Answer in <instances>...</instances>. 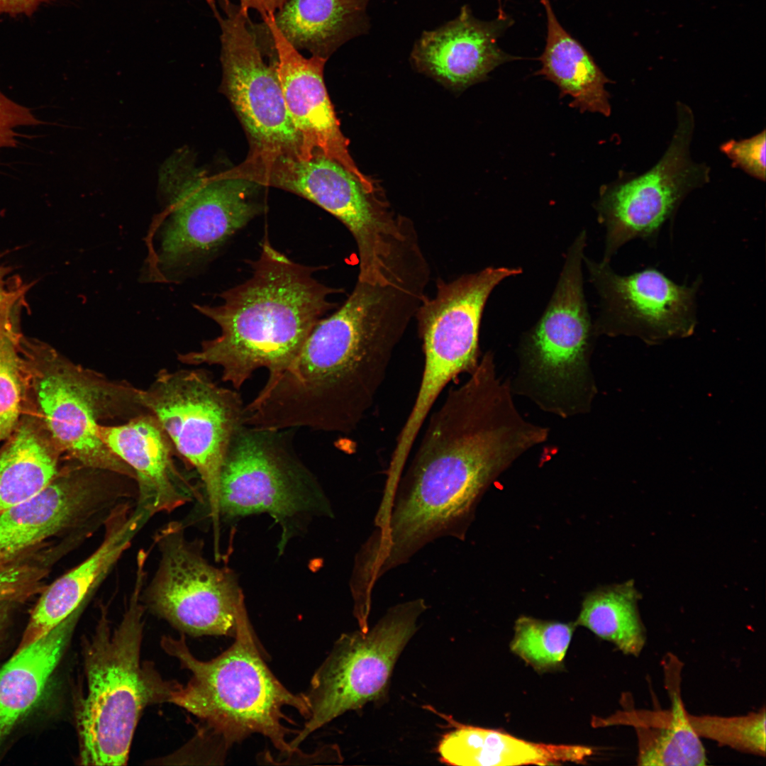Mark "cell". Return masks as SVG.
Wrapping results in <instances>:
<instances>
[{
  "label": "cell",
  "instance_id": "cell-24",
  "mask_svg": "<svg viewBox=\"0 0 766 766\" xmlns=\"http://www.w3.org/2000/svg\"><path fill=\"white\" fill-rule=\"evenodd\" d=\"M438 752L443 763L461 766L546 765L580 761L591 754L585 747L534 743L500 731L461 724L443 736Z\"/></svg>",
  "mask_w": 766,
  "mask_h": 766
},
{
  "label": "cell",
  "instance_id": "cell-9",
  "mask_svg": "<svg viewBox=\"0 0 766 766\" xmlns=\"http://www.w3.org/2000/svg\"><path fill=\"white\" fill-rule=\"evenodd\" d=\"M418 598L390 607L367 632L345 633L336 640L311 682L310 714L289 742L294 753L316 730L344 713L362 708L385 693L394 665L417 631L426 610Z\"/></svg>",
  "mask_w": 766,
  "mask_h": 766
},
{
  "label": "cell",
  "instance_id": "cell-27",
  "mask_svg": "<svg viewBox=\"0 0 766 766\" xmlns=\"http://www.w3.org/2000/svg\"><path fill=\"white\" fill-rule=\"evenodd\" d=\"M640 596L632 581L593 591L582 602L577 624L637 657L646 641L638 609Z\"/></svg>",
  "mask_w": 766,
  "mask_h": 766
},
{
  "label": "cell",
  "instance_id": "cell-18",
  "mask_svg": "<svg viewBox=\"0 0 766 766\" xmlns=\"http://www.w3.org/2000/svg\"><path fill=\"white\" fill-rule=\"evenodd\" d=\"M133 501L118 504L103 527V540L84 561L52 582L35 605L17 647L18 653L48 634L92 596L150 518Z\"/></svg>",
  "mask_w": 766,
  "mask_h": 766
},
{
  "label": "cell",
  "instance_id": "cell-31",
  "mask_svg": "<svg viewBox=\"0 0 766 766\" xmlns=\"http://www.w3.org/2000/svg\"><path fill=\"white\" fill-rule=\"evenodd\" d=\"M765 130H763L750 138L728 140L721 145L720 149L732 161L733 166L740 168L758 180L765 182Z\"/></svg>",
  "mask_w": 766,
  "mask_h": 766
},
{
  "label": "cell",
  "instance_id": "cell-10",
  "mask_svg": "<svg viewBox=\"0 0 766 766\" xmlns=\"http://www.w3.org/2000/svg\"><path fill=\"white\" fill-rule=\"evenodd\" d=\"M153 540L160 559L143 588V606L183 634L235 637L247 612L234 574L209 563L201 544L186 538L182 522L165 524Z\"/></svg>",
  "mask_w": 766,
  "mask_h": 766
},
{
  "label": "cell",
  "instance_id": "cell-19",
  "mask_svg": "<svg viewBox=\"0 0 766 766\" xmlns=\"http://www.w3.org/2000/svg\"><path fill=\"white\" fill-rule=\"evenodd\" d=\"M96 435L135 476V504L152 517L171 513L193 499L194 489L174 465L170 438L157 418L143 413L117 426H96Z\"/></svg>",
  "mask_w": 766,
  "mask_h": 766
},
{
  "label": "cell",
  "instance_id": "cell-2",
  "mask_svg": "<svg viewBox=\"0 0 766 766\" xmlns=\"http://www.w3.org/2000/svg\"><path fill=\"white\" fill-rule=\"evenodd\" d=\"M250 264V278L223 292L221 304L194 305L217 323L220 335L199 350L178 355L187 365L220 366L223 380L236 389L259 368L270 374L283 370L335 306L330 294L341 292L319 282L313 268L294 262L267 239Z\"/></svg>",
  "mask_w": 766,
  "mask_h": 766
},
{
  "label": "cell",
  "instance_id": "cell-5",
  "mask_svg": "<svg viewBox=\"0 0 766 766\" xmlns=\"http://www.w3.org/2000/svg\"><path fill=\"white\" fill-rule=\"evenodd\" d=\"M260 184L243 179L208 175L191 154L179 150L160 172L167 199L145 238V282H178L202 260L244 227L261 210Z\"/></svg>",
  "mask_w": 766,
  "mask_h": 766
},
{
  "label": "cell",
  "instance_id": "cell-34",
  "mask_svg": "<svg viewBox=\"0 0 766 766\" xmlns=\"http://www.w3.org/2000/svg\"><path fill=\"white\" fill-rule=\"evenodd\" d=\"M53 0H0V16H32L40 5Z\"/></svg>",
  "mask_w": 766,
  "mask_h": 766
},
{
  "label": "cell",
  "instance_id": "cell-29",
  "mask_svg": "<svg viewBox=\"0 0 766 766\" xmlns=\"http://www.w3.org/2000/svg\"><path fill=\"white\" fill-rule=\"evenodd\" d=\"M765 716L764 706L757 711L735 716H696L688 713L689 721L699 738L760 756L765 755Z\"/></svg>",
  "mask_w": 766,
  "mask_h": 766
},
{
  "label": "cell",
  "instance_id": "cell-4",
  "mask_svg": "<svg viewBox=\"0 0 766 766\" xmlns=\"http://www.w3.org/2000/svg\"><path fill=\"white\" fill-rule=\"evenodd\" d=\"M235 641L209 661L198 660L189 650L184 634L163 636L165 652L177 658L192 676L186 685L177 684L169 703L177 705L205 723L206 729L228 746L258 733L270 739L287 756L295 754L286 738L290 730L283 721L284 707H292L307 718L310 704L305 694L284 687L265 664L247 614L240 620Z\"/></svg>",
  "mask_w": 766,
  "mask_h": 766
},
{
  "label": "cell",
  "instance_id": "cell-16",
  "mask_svg": "<svg viewBox=\"0 0 766 766\" xmlns=\"http://www.w3.org/2000/svg\"><path fill=\"white\" fill-rule=\"evenodd\" d=\"M274 13L261 16L260 28L268 36L285 104L301 140V159L321 153L348 170L365 189L374 192L373 182L357 168L348 151L323 80L327 58L304 57L282 35Z\"/></svg>",
  "mask_w": 766,
  "mask_h": 766
},
{
  "label": "cell",
  "instance_id": "cell-37",
  "mask_svg": "<svg viewBox=\"0 0 766 766\" xmlns=\"http://www.w3.org/2000/svg\"><path fill=\"white\" fill-rule=\"evenodd\" d=\"M205 1L210 6V7L212 9L213 12H215L217 10L216 7L215 0H205Z\"/></svg>",
  "mask_w": 766,
  "mask_h": 766
},
{
  "label": "cell",
  "instance_id": "cell-32",
  "mask_svg": "<svg viewBox=\"0 0 766 766\" xmlns=\"http://www.w3.org/2000/svg\"><path fill=\"white\" fill-rule=\"evenodd\" d=\"M11 268L0 265V331L18 328L19 314L30 284L17 276L10 277Z\"/></svg>",
  "mask_w": 766,
  "mask_h": 766
},
{
  "label": "cell",
  "instance_id": "cell-15",
  "mask_svg": "<svg viewBox=\"0 0 766 766\" xmlns=\"http://www.w3.org/2000/svg\"><path fill=\"white\" fill-rule=\"evenodd\" d=\"M583 262L599 298L594 321L597 336H636L655 344L694 333L701 277L679 284L653 267L621 275L610 262L585 255Z\"/></svg>",
  "mask_w": 766,
  "mask_h": 766
},
{
  "label": "cell",
  "instance_id": "cell-38",
  "mask_svg": "<svg viewBox=\"0 0 766 766\" xmlns=\"http://www.w3.org/2000/svg\"><path fill=\"white\" fill-rule=\"evenodd\" d=\"M497 1H498V3H499V9H501V1H502V0H497Z\"/></svg>",
  "mask_w": 766,
  "mask_h": 766
},
{
  "label": "cell",
  "instance_id": "cell-23",
  "mask_svg": "<svg viewBox=\"0 0 766 766\" xmlns=\"http://www.w3.org/2000/svg\"><path fill=\"white\" fill-rule=\"evenodd\" d=\"M370 0H287L274 21L286 39L298 50L328 58L348 40L368 28Z\"/></svg>",
  "mask_w": 766,
  "mask_h": 766
},
{
  "label": "cell",
  "instance_id": "cell-3",
  "mask_svg": "<svg viewBox=\"0 0 766 766\" xmlns=\"http://www.w3.org/2000/svg\"><path fill=\"white\" fill-rule=\"evenodd\" d=\"M147 557L136 559L131 597L119 624L111 628L108 607L100 606L95 630L83 647L87 693L76 713L79 761L84 765H124L144 709L169 702L176 681L166 680L152 662H142Z\"/></svg>",
  "mask_w": 766,
  "mask_h": 766
},
{
  "label": "cell",
  "instance_id": "cell-20",
  "mask_svg": "<svg viewBox=\"0 0 766 766\" xmlns=\"http://www.w3.org/2000/svg\"><path fill=\"white\" fill-rule=\"evenodd\" d=\"M217 175L287 190L312 201L336 218L343 212L357 183L344 167L321 153L301 159L281 152L252 149L242 163Z\"/></svg>",
  "mask_w": 766,
  "mask_h": 766
},
{
  "label": "cell",
  "instance_id": "cell-14",
  "mask_svg": "<svg viewBox=\"0 0 766 766\" xmlns=\"http://www.w3.org/2000/svg\"><path fill=\"white\" fill-rule=\"evenodd\" d=\"M223 88L246 131L251 149L301 158V140L287 111L274 65H267L248 15L221 0Z\"/></svg>",
  "mask_w": 766,
  "mask_h": 766
},
{
  "label": "cell",
  "instance_id": "cell-26",
  "mask_svg": "<svg viewBox=\"0 0 766 766\" xmlns=\"http://www.w3.org/2000/svg\"><path fill=\"white\" fill-rule=\"evenodd\" d=\"M0 450V513L35 495L57 475L62 455L39 421L24 411Z\"/></svg>",
  "mask_w": 766,
  "mask_h": 766
},
{
  "label": "cell",
  "instance_id": "cell-36",
  "mask_svg": "<svg viewBox=\"0 0 766 766\" xmlns=\"http://www.w3.org/2000/svg\"><path fill=\"white\" fill-rule=\"evenodd\" d=\"M9 602V601H0V640L8 617Z\"/></svg>",
  "mask_w": 766,
  "mask_h": 766
},
{
  "label": "cell",
  "instance_id": "cell-33",
  "mask_svg": "<svg viewBox=\"0 0 766 766\" xmlns=\"http://www.w3.org/2000/svg\"><path fill=\"white\" fill-rule=\"evenodd\" d=\"M39 123L28 108L12 101L0 91V148L16 145L17 128Z\"/></svg>",
  "mask_w": 766,
  "mask_h": 766
},
{
  "label": "cell",
  "instance_id": "cell-1",
  "mask_svg": "<svg viewBox=\"0 0 766 766\" xmlns=\"http://www.w3.org/2000/svg\"><path fill=\"white\" fill-rule=\"evenodd\" d=\"M410 321L393 291L357 282L278 374L282 394L308 416L356 428L374 403Z\"/></svg>",
  "mask_w": 766,
  "mask_h": 766
},
{
  "label": "cell",
  "instance_id": "cell-25",
  "mask_svg": "<svg viewBox=\"0 0 766 766\" xmlns=\"http://www.w3.org/2000/svg\"><path fill=\"white\" fill-rule=\"evenodd\" d=\"M540 1L546 14L547 36L538 58L542 67L536 74L556 84L562 97L570 96L572 107L609 116L610 96L604 86L610 81L582 45L560 24L550 1Z\"/></svg>",
  "mask_w": 766,
  "mask_h": 766
},
{
  "label": "cell",
  "instance_id": "cell-11",
  "mask_svg": "<svg viewBox=\"0 0 766 766\" xmlns=\"http://www.w3.org/2000/svg\"><path fill=\"white\" fill-rule=\"evenodd\" d=\"M521 273L519 267H487L448 282L439 279L435 295L423 299L415 316L423 345V368L416 399L403 426L406 433H418L447 385L477 367L479 326L487 301L504 279Z\"/></svg>",
  "mask_w": 766,
  "mask_h": 766
},
{
  "label": "cell",
  "instance_id": "cell-30",
  "mask_svg": "<svg viewBox=\"0 0 766 766\" xmlns=\"http://www.w3.org/2000/svg\"><path fill=\"white\" fill-rule=\"evenodd\" d=\"M21 335L19 328L0 331V442L9 438L24 412Z\"/></svg>",
  "mask_w": 766,
  "mask_h": 766
},
{
  "label": "cell",
  "instance_id": "cell-8",
  "mask_svg": "<svg viewBox=\"0 0 766 766\" xmlns=\"http://www.w3.org/2000/svg\"><path fill=\"white\" fill-rule=\"evenodd\" d=\"M141 401L174 448L197 472L206 494L213 535L219 534L218 495L231 442L243 424L238 394L216 384L201 370H162L141 389Z\"/></svg>",
  "mask_w": 766,
  "mask_h": 766
},
{
  "label": "cell",
  "instance_id": "cell-17",
  "mask_svg": "<svg viewBox=\"0 0 766 766\" xmlns=\"http://www.w3.org/2000/svg\"><path fill=\"white\" fill-rule=\"evenodd\" d=\"M513 23L505 12L490 21L479 20L464 6L454 20L421 35L413 46L412 61L420 71L445 85L464 89L486 79L501 64L519 59L498 43Z\"/></svg>",
  "mask_w": 766,
  "mask_h": 766
},
{
  "label": "cell",
  "instance_id": "cell-28",
  "mask_svg": "<svg viewBox=\"0 0 766 766\" xmlns=\"http://www.w3.org/2000/svg\"><path fill=\"white\" fill-rule=\"evenodd\" d=\"M572 625L519 618L511 649L538 670L555 667L562 661L571 640Z\"/></svg>",
  "mask_w": 766,
  "mask_h": 766
},
{
  "label": "cell",
  "instance_id": "cell-7",
  "mask_svg": "<svg viewBox=\"0 0 766 766\" xmlns=\"http://www.w3.org/2000/svg\"><path fill=\"white\" fill-rule=\"evenodd\" d=\"M279 431L243 425L234 435L222 467L220 518L267 514L287 543L313 516H333L317 481L278 436Z\"/></svg>",
  "mask_w": 766,
  "mask_h": 766
},
{
  "label": "cell",
  "instance_id": "cell-21",
  "mask_svg": "<svg viewBox=\"0 0 766 766\" xmlns=\"http://www.w3.org/2000/svg\"><path fill=\"white\" fill-rule=\"evenodd\" d=\"M665 684L670 699L666 710H633L614 716L635 728L640 765H704L707 758L700 738L688 718L681 694L682 664L673 654L663 660Z\"/></svg>",
  "mask_w": 766,
  "mask_h": 766
},
{
  "label": "cell",
  "instance_id": "cell-22",
  "mask_svg": "<svg viewBox=\"0 0 766 766\" xmlns=\"http://www.w3.org/2000/svg\"><path fill=\"white\" fill-rule=\"evenodd\" d=\"M85 606L0 669V745L40 699Z\"/></svg>",
  "mask_w": 766,
  "mask_h": 766
},
{
  "label": "cell",
  "instance_id": "cell-13",
  "mask_svg": "<svg viewBox=\"0 0 766 766\" xmlns=\"http://www.w3.org/2000/svg\"><path fill=\"white\" fill-rule=\"evenodd\" d=\"M137 496L133 479L73 462L40 492L0 513V560L61 531L104 523L118 504Z\"/></svg>",
  "mask_w": 766,
  "mask_h": 766
},
{
  "label": "cell",
  "instance_id": "cell-12",
  "mask_svg": "<svg viewBox=\"0 0 766 766\" xmlns=\"http://www.w3.org/2000/svg\"><path fill=\"white\" fill-rule=\"evenodd\" d=\"M677 126L660 160L645 173L608 188L596 205L606 231L602 260L610 262L627 243L640 239L655 245L664 226L672 221L692 191L710 181V169L692 160L694 129L692 109L677 103Z\"/></svg>",
  "mask_w": 766,
  "mask_h": 766
},
{
  "label": "cell",
  "instance_id": "cell-6",
  "mask_svg": "<svg viewBox=\"0 0 766 766\" xmlns=\"http://www.w3.org/2000/svg\"><path fill=\"white\" fill-rule=\"evenodd\" d=\"M24 411L33 415L70 460L135 480L131 468L99 438L100 421L148 413L141 389L84 368L52 347L21 335Z\"/></svg>",
  "mask_w": 766,
  "mask_h": 766
},
{
  "label": "cell",
  "instance_id": "cell-35",
  "mask_svg": "<svg viewBox=\"0 0 766 766\" xmlns=\"http://www.w3.org/2000/svg\"><path fill=\"white\" fill-rule=\"evenodd\" d=\"M287 0H240V8L248 15L250 9H255L261 16L269 13H275L280 10Z\"/></svg>",
  "mask_w": 766,
  "mask_h": 766
}]
</instances>
